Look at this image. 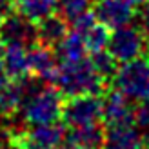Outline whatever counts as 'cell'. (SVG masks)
Listing matches in <instances>:
<instances>
[{
	"label": "cell",
	"instance_id": "6da1fadb",
	"mask_svg": "<svg viewBox=\"0 0 149 149\" xmlns=\"http://www.w3.org/2000/svg\"><path fill=\"white\" fill-rule=\"evenodd\" d=\"M64 96L56 87H44L42 80L27 77V93L22 104V120L29 125L53 124L62 116Z\"/></svg>",
	"mask_w": 149,
	"mask_h": 149
},
{
	"label": "cell",
	"instance_id": "7a4b0ae2",
	"mask_svg": "<svg viewBox=\"0 0 149 149\" xmlns=\"http://www.w3.org/2000/svg\"><path fill=\"white\" fill-rule=\"evenodd\" d=\"M53 84L62 93V96H68V98L80 95H102L107 86L87 58L58 64Z\"/></svg>",
	"mask_w": 149,
	"mask_h": 149
},
{
	"label": "cell",
	"instance_id": "3957f363",
	"mask_svg": "<svg viewBox=\"0 0 149 149\" xmlns=\"http://www.w3.org/2000/svg\"><path fill=\"white\" fill-rule=\"evenodd\" d=\"M113 86L129 102H147L149 100V60L135 58L124 62L113 77Z\"/></svg>",
	"mask_w": 149,
	"mask_h": 149
},
{
	"label": "cell",
	"instance_id": "277c9868",
	"mask_svg": "<svg viewBox=\"0 0 149 149\" xmlns=\"http://www.w3.org/2000/svg\"><path fill=\"white\" fill-rule=\"evenodd\" d=\"M146 47H147V38L138 29V26L127 24L124 27L113 29V33L109 35L107 49L118 64L140 58L146 53Z\"/></svg>",
	"mask_w": 149,
	"mask_h": 149
},
{
	"label": "cell",
	"instance_id": "5b68a950",
	"mask_svg": "<svg viewBox=\"0 0 149 149\" xmlns=\"http://www.w3.org/2000/svg\"><path fill=\"white\" fill-rule=\"evenodd\" d=\"M102 96L100 95H80L64 102L62 122L69 127L91 125L102 122Z\"/></svg>",
	"mask_w": 149,
	"mask_h": 149
},
{
	"label": "cell",
	"instance_id": "8992f818",
	"mask_svg": "<svg viewBox=\"0 0 149 149\" xmlns=\"http://www.w3.org/2000/svg\"><path fill=\"white\" fill-rule=\"evenodd\" d=\"M64 136H65V127L58 122H53L20 129L11 138V142L18 149H47L64 144Z\"/></svg>",
	"mask_w": 149,
	"mask_h": 149
},
{
	"label": "cell",
	"instance_id": "52a82bcc",
	"mask_svg": "<svg viewBox=\"0 0 149 149\" xmlns=\"http://www.w3.org/2000/svg\"><path fill=\"white\" fill-rule=\"evenodd\" d=\"M149 133L138 127L135 120L106 125L102 149H147Z\"/></svg>",
	"mask_w": 149,
	"mask_h": 149
},
{
	"label": "cell",
	"instance_id": "ba28073f",
	"mask_svg": "<svg viewBox=\"0 0 149 149\" xmlns=\"http://www.w3.org/2000/svg\"><path fill=\"white\" fill-rule=\"evenodd\" d=\"M0 40L4 44H22L26 47H31L38 42L36 24L18 11H9L0 24Z\"/></svg>",
	"mask_w": 149,
	"mask_h": 149
},
{
	"label": "cell",
	"instance_id": "9c48e42d",
	"mask_svg": "<svg viewBox=\"0 0 149 149\" xmlns=\"http://www.w3.org/2000/svg\"><path fill=\"white\" fill-rule=\"evenodd\" d=\"M93 15L96 22L113 31L133 22L135 6H131L127 0H96L93 6Z\"/></svg>",
	"mask_w": 149,
	"mask_h": 149
},
{
	"label": "cell",
	"instance_id": "30bf717a",
	"mask_svg": "<svg viewBox=\"0 0 149 149\" xmlns=\"http://www.w3.org/2000/svg\"><path fill=\"white\" fill-rule=\"evenodd\" d=\"M56 69H58V58L51 46L36 42L29 47V73H31V77L42 82H53Z\"/></svg>",
	"mask_w": 149,
	"mask_h": 149
},
{
	"label": "cell",
	"instance_id": "8fae6325",
	"mask_svg": "<svg viewBox=\"0 0 149 149\" xmlns=\"http://www.w3.org/2000/svg\"><path fill=\"white\" fill-rule=\"evenodd\" d=\"M104 106H102V122L106 125H113V124H122V122H131L135 120V109L131 107L129 100L125 96L116 91V89H109L104 95Z\"/></svg>",
	"mask_w": 149,
	"mask_h": 149
},
{
	"label": "cell",
	"instance_id": "7c38bea8",
	"mask_svg": "<svg viewBox=\"0 0 149 149\" xmlns=\"http://www.w3.org/2000/svg\"><path fill=\"white\" fill-rule=\"evenodd\" d=\"M0 64L11 80H22L31 77L29 73V47L22 44H4Z\"/></svg>",
	"mask_w": 149,
	"mask_h": 149
},
{
	"label": "cell",
	"instance_id": "4fadbf2b",
	"mask_svg": "<svg viewBox=\"0 0 149 149\" xmlns=\"http://www.w3.org/2000/svg\"><path fill=\"white\" fill-rule=\"evenodd\" d=\"M104 127L102 124L78 125L65 131L64 147L65 149H102Z\"/></svg>",
	"mask_w": 149,
	"mask_h": 149
},
{
	"label": "cell",
	"instance_id": "5bb4252c",
	"mask_svg": "<svg viewBox=\"0 0 149 149\" xmlns=\"http://www.w3.org/2000/svg\"><path fill=\"white\" fill-rule=\"evenodd\" d=\"M27 93V78L11 80L0 93V120H6L13 115H17L22 104H24Z\"/></svg>",
	"mask_w": 149,
	"mask_h": 149
},
{
	"label": "cell",
	"instance_id": "9a60e30c",
	"mask_svg": "<svg viewBox=\"0 0 149 149\" xmlns=\"http://www.w3.org/2000/svg\"><path fill=\"white\" fill-rule=\"evenodd\" d=\"M68 33H69V24L58 13H53L49 17L42 18L40 22H36V36H38V42L46 44V46L55 47L58 42L64 40V36Z\"/></svg>",
	"mask_w": 149,
	"mask_h": 149
},
{
	"label": "cell",
	"instance_id": "2e32d148",
	"mask_svg": "<svg viewBox=\"0 0 149 149\" xmlns=\"http://www.w3.org/2000/svg\"><path fill=\"white\" fill-rule=\"evenodd\" d=\"M53 49H55V55L60 60V64L82 60V58H86V53H87L84 40H82V36L77 31H69L64 36V40L58 42Z\"/></svg>",
	"mask_w": 149,
	"mask_h": 149
},
{
	"label": "cell",
	"instance_id": "e0dca14e",
	"mask_svg": "<svg viewBox=\"0 0 149 149\" xmlns=\"http://www.w3.org/2000/svg\"><path fill=\"white\" fill-rule=\"evenodd\" d=\"M13 9L36 24L56 13V0H13Z\"/></svg>",
	"mask_w": 149,
	"mask_h": 149
},
{
	"label": "cell",
	"instance_id": "ac0fdd59",
	"mask_svg": "<svg viewBox=\"0 0 149 149\" xmlns=\"http://www.w3.org/2000/svg\"><path fill=\"white\" fill-rule=\"evenodd\" d=\"M111 29H107L104 24L100 22H95L91 27H87L86 31L78 33L82 36V40H84V46L89 53H96V51H102L107 47L109 44V33Z\"/></svg>",
	"mask_w": 149,
	"mask_h": 149
},
{
	"label": "cell",
	"instance_id": "d6986e66",
	"mask_svg": "<svg viewBox=\"0 0 149 149\" xmlns=\"http://www.w3.org/2000/svg\"><path fill=\"white\" fill-rule=\"evenodd\" d=\"M93 0H56V13L71 26L93 9Z\"/></svg>",
	"mask_w": 149,
	"mask_h": 149
},
{
	"label": "cell",
	"instance_id": "ffe728a7",
	"mask_svg": "<svg viewBox=\"0 0 149 149\" xmlns=\"http://www.w3.org/2000/svg\"><path fill=\"white\" fill-rule=\"evenodd\" d=\"M91 64H93V68L95 71L100 74V78L106 82H111L115 77V73L118 69V62L113 58V55L109 53V51H96V53H91Z\"/></svg>",
	"mask_w": 149,
	"mask_h": 149
},
{
	"label": "cell",
	"instance_id": "44dd1931",
	"mask_svg": "<svg viewBox=\"0 0 149 149\" xmlns=\"http://www.w3.org/2000/svg\"><path fill=\"white\" fill-rule=\"evenodd\" d=\"M135 18L138 22V29L149 40V2H144L142 6H138V11H135Z\"/></svg>",
	"mask_w": 149,
	"mask_h": 149
},
{
	"label": "cell",
	"instance_id": "7402d4cb",
	"mask_svg": "<svg viewBox=\"0 0 149 149\" xmlns=\"http://www.w3.org/2000/svg\"><path fill=\"white\" fill-rule=\"evenodd\" d=\"M11 82V78H9V74L6 73V69L2 68V64H0V93L4 91V87L7 86Z\"/></svg>",
	"mask_w": 149,
	"mask_h": 149
},
{
	"label": "cell",
	"instance_id": "603a6c76",
	"mask_svg": "<svg viewBox=\"0 0 149 149\" xmlns=\"http://www.w3.org/2000/svg\"><path fill=\"white\" fill-rule=\"evenodd\" d=\"M7 13H9V9H7V7H2V6H0V24H2V20L6 18V15Z\"/></svg>",
	"mask_w": 149,
	"mask_h": 149
},
{
	"label": "cell",
	"instance_id": "cb8c5ba5",
	"mask_svg": "<svg viewBox=\"0 0 149 149\" xmlns=\"http://www.w3.org/2000/svg\"><path fill=\"white\" fill-rule=\"evenodd\" d=\"M127 2H129L131 6H142L144 2H147V0H127Z\"/></svg>",
	"mask_w": 149,
	"mask_h": 149
},
{
	"label": "cell",
	"instance_id": "d4e9b609",
	"mask_svg": "<svg viewBox=\"0 0 149 149\" xmlns=\"http://www.w3.org/2000/svg\"><path fill=\"white\" fill-rule=\"evenodd\" d=\"M11 2H13V0H0V6H2V7H7Z\"/></svg>",
	"mask_w": 149,
	"mask_h": 149
},
{
	"label": "cell",
	"instance_id": "484cf974",
	"mask_svg": "<svg viewBox=\"0 0 149 149\" xmlns=\"http://www.w3.org/2000/svg\"><path fill=\"white\" fill-rule=\"evenodd\" d=\"M146 53H147V56H146V58L149 60V40H147V47H146Z\"/></svg>",
	"mask_w": 149,
	"mask_h": 149
},
{
	"label": "cell",
	"instance_id": "4316f807",
	"mask_svg": "<svg viewBox=\"0 0 149 149\" xmlns=\"http://www.w3.org/2000/svg\"><path fill=\"white\" fill-rule=\"evenodd\" d=\"M2 49H4V42L0 40V55H2Z\"/></svg>",
	"mask_w": 149,
	"mask_h": 149
},
{
	"label": "cell",
	"instance_id": "83f0119b",
	"mask_svg": "<svg viewBox=\"0 0 149 149\" xmlns=\"http://www.w3.org/2000/svg\"><path fill=\"white\" fill-rule=\"evenodd\" d=\"M47 149H65V147H60V146H55V147H47Z\"/></svg>",
	"mask_w": 149,
	"mask_h": 149
},
{
	"label": "cell",
	"instance_id": "f1b7e54d",
	"mask_svg": "<svg viewBox=\"0 0 149 149\" xmlns=\"http://www.w3.org/2000/svg\"><path fill=\"white\" fill-rule=\"evenodd\" d=\"M4 146H6V144H2V142H0V149H2V147H4Z\"/></svg>",
	"mask_w": 149,
	"mask_h": 149
},
{
	"label": "cell",
	"instance_id": "f546056e",
	"mask_svg": "<svg viewBox=\"0 0 149 149\" xmlns=\"http://www.w3.org/2000/svg\"><path fill=\"white\" fill-rule=\"evenodd\" d=\"M147 149H149V147H147Z\"/></svg>",
	"mask_w": 149,
	"mask_h": 149
}]
</instances>
